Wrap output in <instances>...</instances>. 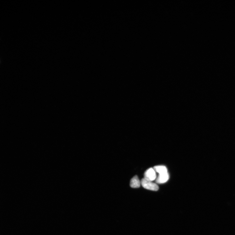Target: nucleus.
Listing matches in <instances>:
<instances>
[{
	"label": "nucleus",
	"instance_id": "obj_1",
	"mask_svg": "<svg viewBox=\"0 0 235 235\" xmlns=\"http://www.w3.org/2000/svg\"><path fill=\"white\" fill-rule=\"evenodd\" d=\"M141 185L144 188L152 191H157L159 187L156 184L153 183L152 181L143 178L141 181Z\"/></svg>",
	"mask_w": 235,
	"mask_h": 235
},
{
	"label": "nucleus",
	"instance_id": "obj_2",
	"mask_svg": "<svg viewBox=\"0 0 235 235\" xmlns=\"http://www.w3.org/2000/svg\"><path fill=\"white\" fill-rule=\"evenodd\" d=\"M144 178L146 179L152 181L157 178L156 171L154 168H150L145 172L144 174Z\"/></svg>",
	"mask_w": 235,
	"mask_h": 235
},
{
	"label": "nucleus",
	"instance_id": "obj_3",
	"mask_svg": "<svg viewBox=\"0 0 235 235\" xmlns=\"http://www.w3.org/2000/svg\"><path fill=\"white\" fill-rule=\"evenodd\" d=\"M169 178L168 173L162 174H159L156 179V182L158 183H165L167 181Z\"/></svg>",
	"mask_w": 235,
	"mask_h": 235
},
{
	"label": "nucleus",
	"instance_id": "obj_4",
	"mask_svg": "<svg viewBox=\"0 0 235 235\" xmlns=\"http://www.w3.org/2000/svg\"><path fill=\"white\" fill-rule=\"evenodd\" d=\"M141 184V182L139 179L137 175L133 177L130 181V186L132 188H139Z\"/></svg>",
	"mask_w": 235,
	"mask_h": 235
},
{
	"label": "nucleus",
	"instance_id": "obj_5",
	"mask_svg": "<svg viewBox=\"0 0 235 235\" xmlns=\"http://www.w3.org/2000/svg\"><path fill=\"white\" fill-rule=\"evenodd\" d=\"M155 170L159 174H162L168 173L167 169L166 167L164 166H155L154 168Z\"/></svg>",
	"mask_w": 235,
	"mask_h": 235
}]
</instances>
